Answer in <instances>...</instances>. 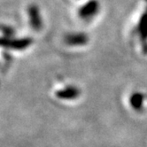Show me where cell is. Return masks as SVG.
<instances>
[{
    "label": "cell",
    "instance_id": "cell-2",
    "mask_svg": "<svg viewBox=\"0 0 147 147\" xmlns=\"http://www.w3.org/2000/svg\"><path fill=\"white\" fill-rule=\"evenodd\" d=\"M32 45V39L28 37L13 38V37H2V45L14 50H25Z\"/></svg>",
    "mask_w": 147,
    "mask_h": 147
},
{
    "label": "cell",
    "instance_id": "cell-5",
    "mask_svg": "<svg viewBox=\"0 0 147 147\" xmlns=\"http://www.w3.org/2000/svg\"><path fill=\"white\" fill-rule=\"evenodd\" d=\"M81 94L80 89L74 86L68 85L56 92V97L59 99L64 100H73L77 98Z\"/></svg>",
    "mask_w": 147,
    "mask_h": 147
},
{
    "label": "cell",
    "instance_id": "cell-3",
    "mask_svg": "<svg viewBox=\"0 0 147 147\" xmlns=\"http://www.w3.org/2000/svg\"><path fill=\"white\" fill-rule=\"evenodd\" d=\"M28 17L29 25L35 31H39L43 28V19L41 16L39 7L36 5H30L28 9Z\"/></svg>",
    "mask_w": 147,
    "mask_h": 147
},
{
    "label": "cell",
    "instance_id": "cell-1",
    "mask_svg": "<svg viewBox=\"0 0 147 147\" xmlns=\"http://www.w3.org/2000/svg\"><path fill=\"white\" fill-rule=\"evenodd\" d=\"M100 5L97 0H90L86 4L82 5L78 11L79 17L83 20H90L93 19L99 12Z\"/></svg>",
    "mask_w": 147,
    "mask_h": 147
},
{
    "label": "cell",
    "instance_id": "cell-7",
    "mask_svg": "<svg viewBox=\"0 0 147 147\" xmlns=\"http://www.w3.org/2000/svg\"><path fill=\"white\" fill-rule=\"evenodd\" d=\"M144 95L141 92H134L129 98V104L136 111H140L144 107Z\"/></svg>",
    "mask_w": 147,
    "mask_h": 147
},
{
    "label": "cell",
    "instance_id": "cell-4",
    "mask_svg": "<svg viewBox=\"0 0 147 147\" xmlns=\"http://www.w3.org/2000/svg\"><path fill=\"white\" fill-rule=\"evenodd\" d=\"M89 36L82 32L69 33L65 36V43L69 46H82L87 45Z\"/></svg>",
    "mask_w": 147,
    "mask_h": 147
},
{
    "label": "cell",
    "instance_id": "cell-6",
    "mask_svg": "<svg viewBox=\"0 0 147 147\" xmlns=\"http://www.w3.org/2000/svg\"><path fill=\"white\" fill-rule=\"evenodd\" d=\"M138 32L139 37L142 42H144V45L147 43V10L141 16L138 25Z\"/></svg>",
    "mask_w": 147,
    "mask_h": 147
}]
</instances>
